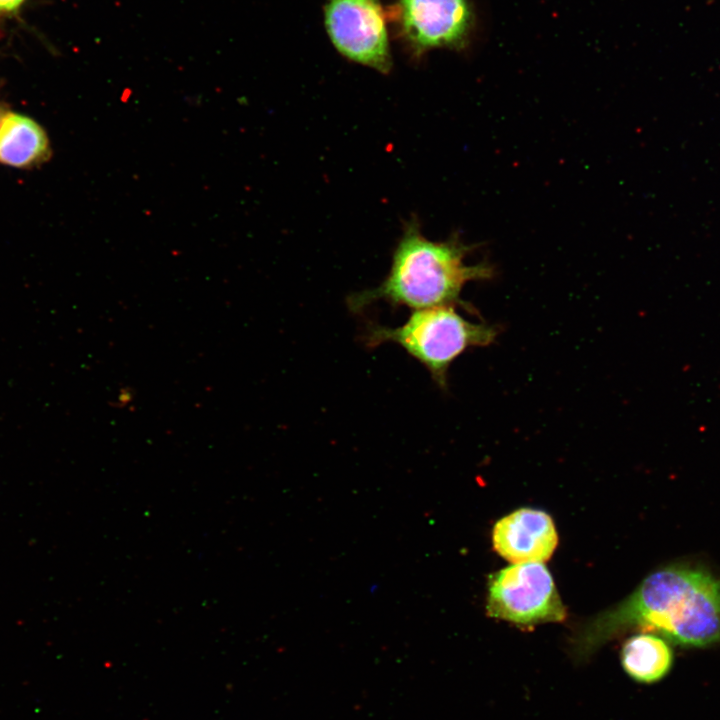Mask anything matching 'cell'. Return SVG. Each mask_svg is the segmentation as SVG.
<instances>
[{
	"label": "cell",
	"mask_w": 720,
	"mask_h": 720,
	"mask_svg": "<svg viewBox=\"0 0 720 720\" xmlns=\"http://www.w3.org/2000/svg\"><path fill=\"white\" fill-rule=\"evenodd\" d=\"M641 628L686 647L720 641V578L690 563L651 572L623 601L587 622L577 638L583 651L619 633Z\"/></svg>",
	"instance_id": "obj_1"
},
{
	"label": "cell",
	"mask_w": 720,
	"mask_h": 720,
	"mask_svg": "<svg viewBox=\"0 0 720 720\" xmlns=\"http://www.w3.org/2000/svg\"><path fill=\"white\" fill-rule=\"evenodd\" d=\"M470 251L471 246L456 235L440 242L426 238L413 219L405 225L383 282L350 295L347 305L354 313L378 301L415 310L455 304L467 308L460 299L464 286L490 279L494 273L487 263L468 265L465 259Z\"/></svg>",
	"instance_id": "obj_2"
},
{
	"label": "cell",
	"mask_w": 720,
	"mask_h": 720,
	"mask_svg": "<svg viewBox=\"0 0 720 720\" xmlns=\"http://www.w3.org/2000/svg\"><path fill=\"white\" fill-rule=\"evenodd\" d=\"M497 335L495 326L470 322L454 306H437L415 310L397 327L371 323L362 339L370 348L384 343L399 345L445 389L451 364L469 348L492 344Z\"/></svg>",
	"instance_id": "obj_3"
},
{
	"label": "cell",
	"mask_w": 720,
	"mask_h": 720,
	"mask_svg": "<svg viewBox=\"0 0 720 720\" xmlns=\"http://www.w3.org/2000/svg\"><path fill=\"white\" fill-rule=\"evenodd\" d=\"M486 610L490 617L524 626L566 618L553 577L539 562L513 564L491 575Z\"/></svg>",
	"instance_id": "obj_4"
},
{
	"label": "cell",
	"mask_w": 720,
	"mask_h": 720,
	"mask_svg": "<svg viewBox=\"0 0 720 720\" xmlns=\"http://www.w3.org/2000/svg\"><path fill=\"white\" fill-rule=\"evenodd\" d=\"M325 25L342 55L379 72L390 71L392 61L379 0H329Z\"/></svg>",
	"instance_id": "obj_5"
},
{
	"label": "cell",
	"mask_w": 720,
	"mask_h": 720,
	"mask_svg": "<svg viewBox=\"0 0 720 720\" xmlns=\"http://www.w3.org/2000/svg\"><path fill=\"white\" fill-rule=\"evenodd\" d=\"M399 17L407 41L419 53L459 45L471 25L467 0H400Z\"/></svg>",
	"instance_id": "obj_6"
},
{
	"label": "cell",
	"mask_w": 720,
	"mask_h": 720,
	"mask_svg": "<svg viewBox=\"0 0 720 720\" xmlns=\"http://www.w3.org/2000/svg\"><path fill=\"white\" fill-rule=\"evenodd\" d=\"M492 543L495 551L513 564L543 563L552 556L558 535L546 512L520 508L496 522Z\"/></svg>",
	"instance_id": "obj_7"
},
{
	"label": "cell",
	"mask_w": 720,
	"mask_h": 720,
	"mask_svg": "<svg viewBox=\"0 0 720 720\" xmlns=\"http://www.w3.org/2000/svg\"><path fill=\"white\" fill-rule=\"evenodd\" d=\"M51 156L52 146L44 127L26 114L7 110L0 123V164L32 169Z\"/></svg>",
	"instance_id": "obj_8"
},
{
	"label": "cell",
	"mask_w": 720,
	"mask_h": 720,
	"mask_svg": "<svg viewBox=\"0 0 720 720\" xmlns=\"http://www.w3.org/2000/svg\"><path fill=\"white\" fill-rule=\"evenodd\" d=\"M625 672L634 680L652 683L662 679L671 669L673 653L666 640L651 633L631 636L621 650Z\"/></svg>",
	"instance_id": "obj_9"
},
{
	"label": "cell",
	"mask_w": 720,
	"mask_h": 720,
	"mask_svg": "<svg viewBox=\"0 0 720 720\" xmlns=\"http://www.w3.org/2000/svg\"><path fill=\"white\" fill-rule=\"evenodd\" d=\"M24 0H0V12H13L17 10Z\"/></svg>",
	"instance_id": "obj_10"
},
{
	"label": "cell",
	"mask_w": 720,
	"mask_h": 720,
	"mask_svg": "<svg viewBox=\"0 0 720 720\" xmlns=\"http://www.w3.org/2000/svg\"><path fill=\"white\" fill-rule=\"evenodd\" d=\"M6 112H7V110H6L5 106L0 102V123Z\"/></svg>",
	"instance_id": "obj_11"
}]
</instances>
